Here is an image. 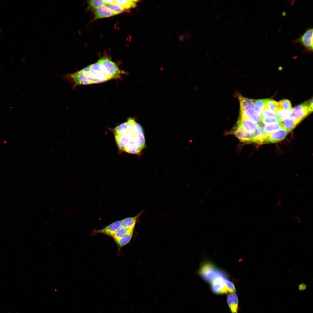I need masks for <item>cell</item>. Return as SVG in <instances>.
<instances>
[{"label":"cell","instance_id":"cell-1","mask_svg":"<svg viewBox=\"0 0 313 313\" xmlns=\"http://www.w3.org/2000/svg\"><path fill=\"white\" fill-rule=\"evenodd\" d=\"M114 134L119 148L127 153L138 154L145 147L143 128L132 118L116 127Z\"/></svg>","mask_w":313,"mask_h":313},{"label":"cell","instance_id":"cell-2","mask_svg":"<svg viewBox=\"0 0 313 313\" xmlns=\"http://www.w3.org/2000/svg\"><path fill=\"white\" fill-rule=\"evenodd\" d=\"M87 84L102 83L110 79L102 65L97 62L79 71Z\"/></svg>","mask_w":313,"mask_h":313},{"label":"cell","instance_id":"cell-3","mask_svg":"<svg viewBox=\"0 0 313 313\" xmlns=\"http://www.w3.org/2000/svg\"><path fill=\"white\" fill-rule=\"evenodd\" d=\"M199 274L205 281L210 283L219 277H227L224 272L218 269L213 264L209 262L202 264L200 268Z\"/></svg>","mask_w":313,"mask_h":313},{"label":"cell","instance_id":"cell-4","mask_svg":"<svg viewBox=\"0 0 313 313\" xmlns=\"http://www.w3.org/2000/svg\"><path fill=\"white\" fill-rule=\"evenodd\" d=\"M97 62L102 65L105 72L110 79L119 78L123 72L114 63L108 58H101Z\"/></svg>","mask_w":313,"mask_h":313},{"label":"cell","instance_id":"cell-5","mask_svg":"<svg viewBox=\"0 0 313 313\" xmlns=\"http://www.w3.org/2000/svg\"><path fill=\"white\" fill-rule=\"evenodd\" d=\"M312 112L306 101L293 108L291 116L300 122Z\"/></svg>","mask_w":313,"mask_h":313},{"label":"cell","instance_id":"cell-6","mask_svg":"<svg viewBox=\"0 0 313 313\" xmlns=\"http://www.w3.org/2000/svg\"><path fill=\"white\" fill-rule=\"evenodd\" d=\"M296 42L301 43L306 50L310 52L313 51V28H310L306 31L298 39Z\"/></svg>","mask_w":313,"mask_h":313},{"label":"cell","instance_id":"cell-7","mask_svg":"<svg viewBox=\"0 0 313 313\" xmlns=\"http://www.w3.org/2000/svg\"><path fill=\"white\" fill-rule=\"evenodd\" d=\"M226 279L227 278L219 277L210 283L211 289L214 293L221 294H227L229 292L225 281Z\"/></svg>","mask_w":313,"mask_h":313},{"label":"cell","instance_id":"cell-8","mask_svg":"<svg viewBox=\"0 0 313 313\" xmlns=\"http://www.w3.org/2000/svg\"><path fill=\"white\" fill-rule=\"evenodd\" d=\"M121 227V221H118L102 229L94 230L91 234L92 235H95L101 233L113 237L115 232Z\"/></svg>","mask_w":313,"mask_h":313},{"label":"cell","instance_id":"cell-9","mask_svg":"<svg viewBox=\"0 0 313 313\" xmlns=\"http://www.w3.org/2000/svg\"><path fill=\"white\" fill-rule=\"evenodd\" d=\"M232 132L233 134L241 142H253L254 137L253 133L246 132L237 125L234 128Z\"/></svg>","mask_w":313,"mask_h":313},{"label":"cell","instance_id":"cell-10","mask_svg":"<svg viewBox=\"0 0 313 313\" xmlns=\"http://www.w3.org/2000/svg\"><path fill=\"white\" fill-rule=\"evenodd\" d=\"M287 133L288 132L282 128L276 131L269 133L264 143H274L280 141L285 137Z\"/></svg>","mask_w":313,"mask_h":313},{"label":"cell","instance_id":"cell-11","mask_svg":"<svg viewBox=\"0 0 313 313\" xmlns=\"http://www.w3.org/2000/svg\"><path fill=\"white\" fill-rule=\"evenodd\" d=\"M237 126L245 131L253 133L257 127V124L250 120L240 117L237 123Z\"/></svg>","mask_w":313,"mask_h":313},{"label":"cell","instance_id":"cell-12","mask_svg":"<svg viewBox=\"0 0 313 313\" xmlns=\"http://www.w3.org/2000/svg\"><path fill=\"white\" fill-rule=\"evenodd\" d=\"M257 124V129L253 132L254 137L253 142L259 144L264 143L268 134L264 130V124L262 122H259Z\"/></svg>","mask_w":313,"mask_h":313},{"label":"cell","instance_id":"cell-13","mask_svg":"<svg viewBox=\"0 0 313 313\" xmlns=\"http://www.w3.org/2000/svg\"><path fill=\"white\" fill-rule=\"evenodd\" d=\"M240 117L249 119L255 123H259L261 120V114L254 109L240 111Z\"/></svg>","mask_w":313,"mask_h":313},{"label":"cell","instance_id":"cell-14","mask_svg":"<svg viewBox=\"0 0 313 313\" xmlns=\"http://www.w3.org/2000/svg\"><path fill=\"white\" fill-rule=\"evenodd\" d=\"M116 14L105 5L103 4L95 10L94 19H97L110 17Z\"/></svg>","mask_w":313,"mask_h":313},{"label":"cell","instance_id":"cell-15","mask_svg":"<svg viewBox=\"0 0 313 313\" xmlns=\"http://www.w3.org/2000/svg\"><path fill=\"white\" fill-rule=\"evenodd\" d=\"M227 301L232 313H238V298L235 293H230L228 295Z\"/></svg>","mask_w":313,"mask_h":313},{"label":"cell","instance_id":"cell-16","mask_svg":"<svg viewBox=\"0 0 313 313\" xmlns=\"http://www.w3.org/2000/svg\"><path fill=\"white\" fill-rule=\"evenodd\" d=\"M142 212L139 213L135 216L124 219L121 221V226L125 228L134 230L137 220Z\"/></svg>","mask_w":313,"mask_h":313},{"label":"cell","instance_id":"cell-17","mask_svg":"<svg viewBox=\"0 0 313 313\" xmlns=\"http://www.w3.org/2000/svg\"><path fill=\"white\" fill-rule=\"evenodd\" d=\"M299 122L294 117L290 116L281 121L280 123L282 128L288 132L291 131Z\"/></svg>","mask_w":313,"mask_h":313},{"label":"cell","instance_id":"cell-18","mask_svg":"<svg viewBox=\"0 0 313 313\" xmlns=\"http://www.w3.org/2000/svg\"><path fill=\"white\" fill-rule=\"evenodd\" d=\"M238 97L240 102V111L254 108V100L243 97L241 95H239Z\"/></svg>","mask_w":313,"mask_h":313},{"label":"cell","instance_id":"cell-19","mask_svg":"<svg viewBox=\"0 0 313 313\" xmlns=\"http://www.w3.org/2000/svg\"><path fill=\"white\" fill-rule=\"evenodd\" d=\"M133 232V231L132 232L123 236L114 239L118 247L119 250L130 242L132 238Z\"/></svg>","mask_w":313,"mask_h":313},{"label":"cell","instance_id":"cell-20","mask_svg":"<svg viewBox=\"0 0 313 313\" xmlns=\"http://www.w3.org/2000/svg\"><path fill=\"white\" fill-rule=\"evenodd\" d=\"M137 0H116L114 3L121 7L125 9H128L136 6Z\"/></svg>","mask_w":313,"mask_h":313},{"label":"cell","instance_id":"cell-21","mask_svg":"<svg viewBox=\"0 0 313 313\" xmlns=\"http://www.w3.org/2000/svg\"><path fill=\"white\" fill-rule=\"evenodd\" d=\"M275 113L276 114V117L281 122L286 118L290 117L292 111H286L281 109L278 108Z\"/></svg>","mask_w":313,"mask_h":313},{"label":"cell","instance_id":"cell-22","mask_svg":"<svg viewBox=\"0 0 313 313\" xmlns=\"http://www.w3.org/2000/svg\"><path fill=\"white\" fill-rule=\"evenodd\" d=\"M278 108L286 111H291L292 110V105L290 101L287 99H283L278 102Z\"/></svg>","mask_w":313,"mask_h":313},{"label":"cell","instance_id":"cell-23","mask_svg":"<svg viewBox=\"0 0 313 313\" xmlns=\"http://www.w3.org/2000/svg\"><path fill=\"white\" fill-rule=\"evenodd\" d=\"M282 128L281 124L280 123H277L265 125L264 127V130L265 133L268 134L269 133H270L272 131H276Z\"/></svg>","mask_w":313,"mask_h":313},{"label":"cell","instance_id":"cell-24","mask_svg":"<svg viewBox=\"0 0 313 313\" xmlns=\"http://www.w3.org/2000/svg\"><path fill=\"white\" fill-rule=\"evenodd\" d=\"M267 99H259L255 100L254 109L261 114L265 107Z\"/></svg>","mask_w":313,"mask_h":313},{"label":"cell","instance_id":"cell-25","mask_svg":"<svg viewBox=\"0 0 313 313\" xmlns=\"http://www.w3.org/2000/svg\"><path fill=\"white\" fill-rule=\"evenodd\" d=\"M133 230L128 229L121 226L115 232L112 238L113 239L120 238L133 231Z\"/></svg>","mask_w":313,"mask_h":313},{"label":"cell","instance_id":"cell-26","mask_svg":"<svg viewBox=\"0 0 313 313\" xmlns=\"http://www.w3.org/2000/svg\"><path fill=\"white\" fill-rule=\"evenodd\" d=\"M105 5L110 10L116 14L123 12L125 10V9L121 7L114 2L105 4Z\"/></svg>","mask_w":313,"mask_h":313},{"label":"cell","instance_id":"cell-27","mask_svg":"<svg viewBox=\"0 0 313 313\" xmlns=\"http://www.w3.org/2000/svg\"><path fill=\"white\" fill-rule=\"evenodd\" d=\"M88 8L92 10H96L101 6L104 4L103 0H91L88 1Z\"/></svg>","mask_w":313,"mask_h":313},{"label":"cell","instance_id":"cell-28","mask_svg":"<svg viewBox=\"0 0 313 313\" xmlns=\"http://www.w3.org/2000/svg\"><path fill=\"white\" fill-rule=\"evenodd\" d=\"M278 102L272 100L267 99L265 108L275 112L278 108Z\"/></svg>","mask_w":313,"mask_h":313},{"label":"cell","instance_id":"cell-29","mask_svg":"<svg viewBox=\"0 0 313 313\" xmlns=\"http://www.w3.org/2000/svg\"><path fill=\"white\" fill-rule=\"evenodd\" d=\"M262 122L265 124L274 123H280V121L275 117H268L261 119Z\"/></svg>","mask_w":313,"mask_h":313},{"label":"cell","instance_id":"cell-30","mask_svg":"<svg viewBox=\"0 0 313 313\" xmlns=\"http://www.w3.org/2000/svg\"><path fill=\"white\" fill-rule=\"evenodd\" d=\"M261 115V119L269 117H276V115L274 112L270 110L265 108L262 111Z\"/></svg>","mask_w":313,"mask_h":313},{"label":"cell","instance_id":"cell-31","mask_svg":"<svg viewBox=\"0 0 313 313\" xmlns=\"http://www.w3.org/2000/svg\"><path fill=\"white\" fill-rule=\"evenodd\" d=\"M307 285L303 283H302L298 285V289L300 291H303L305 290L307 288Z\"/></svg>","mask_w":313,"mask_h":313},{"label":"cell","instance_id":"cell-32","mask_svg":"<svg viewBox=\"0 0 313 313\" xmlns=\"http://www.w3.org/2000/svg\"><path fill=\"white\" fill-rule=\"evenodd\" d=\"M104 4H107L114 2V0H103Z\"/></svg>","mask_w":313,"mask_h":313},{"label":"cell","instance_id":"cell-33","mask_svg":"<svg viewBox=\"0 0 313 313\" xmlns=\"http://www.w3.org/2000/svg\"><path fill=\"white\" fill-rule=\"evenodd\" d=\"M0 31H1V30H0Z\"/></svg>","mask_w":313,"mask_h":313}]
</instances>
